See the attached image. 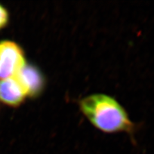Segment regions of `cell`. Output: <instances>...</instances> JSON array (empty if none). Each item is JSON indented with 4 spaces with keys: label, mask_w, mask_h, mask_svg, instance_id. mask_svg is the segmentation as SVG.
<instances>
[{
    "label": "cell",
    "mask_w": 154,
    "mask_h": 154,
    "mask_svg": "<svg viewBox=\"0 0 154 154\" xmlns=\"http://www.w3.org/2000/svg\"><path fill=\"white\" fill-rule=\"evenodd\" d=\"M80 111L99 131L107 134L125 133L135 143L139 125L133 122L118 101L104 93H94L79 101Z\"/></svg>",
    "instance_id": "1"
},
{
    "label": "cell",
    "mask_w": 154,
    "mask_h": 154,
    "mask_svg": "<svg viewBox=\"0 0 154 154\" xmlns=\"http://www.w3.org/2000/svg\"><path fill=\"white\" fill-rule=\"evenodd\" d=\"M25 65L22 50L11 41L0 42V79L12 77Z\"/></svg>",
    "instance_id": "2"
},
{
    "label": "cell",
    "mask_w": 154,
    "mask_h": 154,
    "mask_svg": "<svg viewBox=\"0 0 154 154\" xmlns=\"http://www.w3.org/2000/svg\"><path fill=\"white\" fill-rule=\"evenodd\" d=\"M12 77L20 85L26 95L37 96L45 88L44 76L38 68L32 65L25 64Z\"/></svg>",
    "instance_id": "3"
},
{
    "label": "cell",
    "mask_w": 154,
    "mask_h": 154,
    "mask_svg": "<svg viewBox=\"0 0 154 154\" xmlns=\"http://www.w3.org/2000/svg\"><path fill=\"white\" fill-rule=\"evenodd\" d=\"M25 94L16 80L11 77L0 83V99L10 105H17L25 98Z\"/></svg>",
    "instance_id": "4"
},
{
    "label": "cell",
    "mask_w": 154,
    "mask_h": 154,
    "mask_svg": "<svg viewBox=\"0 0 154 154\" xmlns=\"http://www.w3.org/2000/svg\"><path fill=\"white\" fill-rule=\"evenodd\" d=\"M8 13L4 7L0 5V29L6 25L8 21Z\"/></svg>",
    "instance_id": "5"
}]
</instances>
